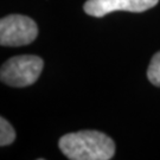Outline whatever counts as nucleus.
<instances>
[{
    "mask_svg": "<svg viewBox=\"0 0 160 160\" xmlns=\"http://www.w3.org/2000/svg\"><path fill=\"white\" fill-rule=\"evenodd\" d=\"M44 68L43 59L34 55L14 56L1 67V82L10 87L23 88L33 84Z\"/></svg>",
    "mask_w": 160,
    "mask_h": 160,
    "instance_id": "f03ea898",
    "label": "nucleus"
},
{
    "mask_svg": "<svg viewBox=\"0 0 160 160\" xmlns=\"http://www.w3.org/2000/svg\"><path fill=\"white\" fill-rule=\"evenodd\" d=\"M38 34V26L31 18L10 14L0 20V44L2 46H23L32 43Z\"/></svg>",
    "mask_w": 160,
    "mask_h": 160,
    "instance_id": "7ed1b4c3",
    "label": "nucleus"
},
{
    "mask_svg": "<svg viewBox=\"0 0 160 160\" xmlns=\"http://www.w3.org/2000/svg\"><path fill=\"white\" fill-rule=\"evenodd\" d=\"M147 77L155 87H160V51L157 52L151 59L147 69Z\"/></svg>",
    "mask_w": 160,
    "mask_h": 160,
    "instance_id": "423d86ee",
    "label": "nucleus"
},
{
    "mask_svg": "<svg viewBox=\"0 0 160 160\" xmlns=\"http://www.w3.org/2000/svg\"><path fill=\"white\" fill-rule=\"evenodd\" d=\"M158 2L159 0H87L83 10L92 17L101 18L115 11L145 12Z\"/></svg>",
    "mask_w": 160,
    "mask_h": 160,
    "instance_id": "20e7f679",
    "label": "nucleus"
},
{
    "mask_svg": "<svg viewBox=\"0 0 160 160\" xmlns=\"http://www.w3.org/2000/svg\"><path fill=\"white\" fill-rule=\"evenodd\" d=\"M59 149L71 160H109L115 153L114 141L98 131L69 133L59 139Z\"/></svg>",
    "mask_w": 160,
    "mask_h": 160,
    "instance_id": "f257e3e1",
    "label": "nucleus"
},
{
    "mask_svg": "<svg viewBox=\"0 0 160 160\" xmlns=\"http://www.w3.org/2000/svg\"><path fill=\"white\" fill-rule=\"evenodd\" d=\"M16 140V132L5 118L0 119V146H8Z\"/></svg>",
    "mask_w": 160,
    "mask_h": 160,
    "instance_id": "39448f33",
    "label": "nucleus"
}]
</instances>
